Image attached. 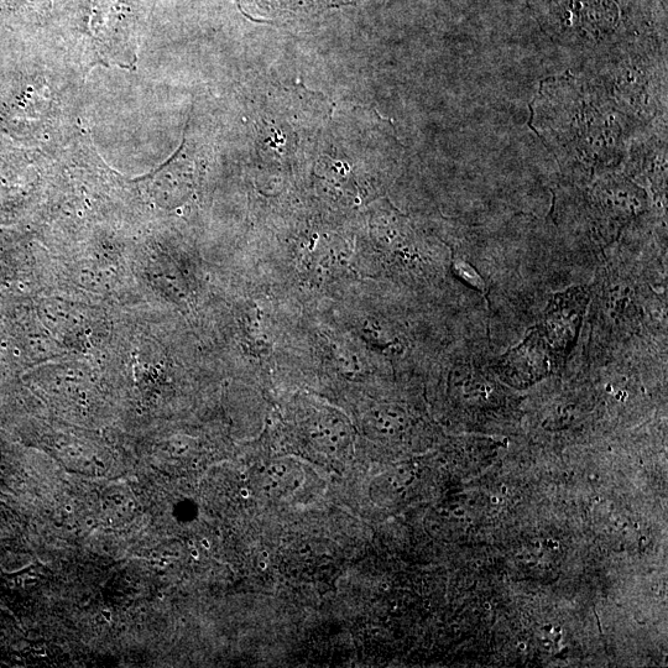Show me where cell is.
Wrapping results in <instances>:
<instances>
[{
	"label": "cell",
	"mask_w": 668,
	"mask_h": 668,
	"mask_svg": "<svg viewBox=\"0 0 668 668\" xmlns=\"http://www.w3.org/2000/svg\"><path fill=\"white\" fill-rule=\"evenodd\" d=\"M266 567H268V562H260V568H262V570H266Z\"/></svg>",
	"instance_id": "13"
},
{
	"label": "cell",
	"mask_w": 668,
	"mask_h": 668,
	"mask_svg": "<svg viewBox=\"0 0 668 668\" xmlns=\"http://www.w3.org/2000/svg\"><path fill=\"white\" fill-rule=\"evenodd\" d=\"M103 618H106L107 621H111L112 615L109 612H103Z\"/></svg>",
	"instance_id": "12"
},
{
	"label": "cell",
	"mask_w": 668,
	"mask_h": 668,
	"mask_svg": "<svg viewBox=\"0 0 668 668\" xmlns=\"http://www.w3.org/2000/svg\"><path fill=\"white\" fill-rule=\"evenodd\" d=\"M542 14L553 40L588 60L645 40L626 26L619 0H550Z\"/></svg>",
	"instance_id": "3"
},
{
	"label": "cell",
	"mask_w": 668,
	"mask_h": 668,
	"mask_svg": "<svg viewBox=\"0 0 668 668\" xmlns=\"http://www.w3.org/2000/svg\"><path fill=\"white\" fill-rule=\"evenodd\" d=\"M65 510L67 511V513H72L73 508H72L71 505H66V506H65Z\"/></svg>",
	"instance_id": "14"
},
{
	"label": "cell",
	"mask_w": 668,
	"mask_h": 668,
	"mask_svg": "<svg viewBox=\"0 0 668 668\" xmlns=\"http://www.w3.org/2000/svg\"><path fill=\"white\" fill-rule=\"evenodd\" d=\"M454 273H456L459 278H461L464 283H467L469 286H473L474 289L482 292V294H487V287H485V281L482 279V276L479 275L478 271L473 268L471 264L458 262L453 264Z\"/></svg>",
	"instance_id": "8"
},
{
	"label": "cell",
	"mask_w": 668,
	"mask_h": 668,
	"mask_svg": "<svg viewBox=\"0 0 668 668\" xmlns=\"http://www.w3.org/2000/svg\"><path fill=\"white\" fill-rule=\"evenodd\" d=\"M562 364L537 326L527 333L518 347L504 354L494 367L511 382L530 383L545 377Z\"/></svg>",
	"instance_id": "7"
},
{
	"label": "cell",
	"mask_w": 668,
	"mask_h": 668,
	"mask_svg": "<svg viewBox=\"0 0 668 668\" xmlns=\"http://www.w3.org/2000/svg\"><path fill=\"white\" fill-rule=\"evenodd\" d=\"M201 544H202L203 547H205L206 550H210V549H211L210 541H208L207 539H203V540L201 541Z\"/></svg>",
	"instance_id": "10"
},
{
	"label": "cell",
	"mask_w": 668,
	"mask_h": 668,
	"mask_svg": "<svg viewBox=\"0 0 668 668\" xmlns=\"http://www.w3.org/2000/svg\"><path fill=\"white\" fill-rule=\"evenodd\" d=\"M191 556L193 558H196V560H198V558H200V552H198L197 550H192L191 551Z\"/></svg>",
	"instance_id": "11"
},
{
	"label": "cell",
	"mask_w": 668,
	"mask_h": 668,
	"mask_svg": "<svg viewBox=\"0 0 668 668\" xmlns=\"http://www.w3.org/2000/svg\"><path fill=\"white\" fill-rule=\"evenodd\" d=\"M240 497L243 499H249L250 498V490L247 488L240 489Z\"/></svg>",
	"instance_id": "9"
},
{
	"label": "cell",
	"mask_w": 668,
	"mask_h": 668,
	"mask_svg": "<svg viewBox=\"0 0 668 668\" xmlns=\"http://www.w3.org/2000/svg\"><path fill=\"white\" fill-rule=\"evenodd\" d=\"M531 125L563 172L584 184L624 170L631 145L647 128L625 116L584 75L542 82L532 103Z\"/></svg>",
	"instance_id": "1"
},
{
	"label": "cell",
	"mask_w": 668,
	"mask_h": 668,
	"mask_svg": "<svg viewBox=\"0 0 668 668\" xmlns=\"http://www.w3.org/2000/svg\"><path fill=\"white\" fill-rule=\"evenodd\" d=\"M584 76L636 123L649 127L666 113V56L652 38L588 60Z\"/></svg>",
	"instance_id": "2"
},
{
	"label": "cell",
	"mask_w": 668,
	"mask_h": 668,
	"mask_svg": "<svg viewBox=\"0 0 668 668\" xmlns=\"http://www.w3.org/2000/svg\"><path fill=\"white\" fill-rule=\"evenodd\" d=\"M589 205L599 231L613 238L625 224L643 215L649 198L633 182L613 172L596 179L589 192Z\"/></svg>",
	"instance_id": "5"
},
{
	"label": "cell",
	"mask_w": 668,
	"mask_h": 668,
	"mask_svg": "<svg viewBox=\"0 0 668 668\" xmlns=\"http://www.w3.org/2000/svg\"><path fill=\"white\" fill-rule=\"evenodd\" d=\"M589 294L583 287H572L553 297L539 326L558 359L565 363L576 341L586 312Z\"/></svg>",
	"instance_id": "6"
},
{
	"label": "cell",
	"mask_w": 668,
	"mask_h": 668,
	"mask_svg": "<svg viewBox=\"0 0 668 668\" xmlns=\"http://www.w3.org/2000/svg\"><path fill=\"white\" fill-rule=\"evenodd\" d=\"M640 294L634 281L621 271L608 268L603 271L593 305L596 333L603 341L615 342L638 330L641 317Z\"/></svg>",
	"instance_id": "4"
}]
</instances>
